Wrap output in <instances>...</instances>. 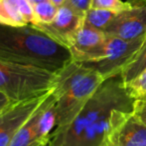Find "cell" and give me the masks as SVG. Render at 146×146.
Instances as JSON below:
<instances>
[{
	"instance_id": "obj_1",
	"label": "cell",
	"mask_w": 146,
	"mask_h": 146,
	"mask_svg": "<svg viewBox=\"0 0 146 146\" xmlns=\"http://www.w3.org/2000/svg\"><path fill=\"white\" fill-rule=\"evenodd\" d=\"M134 100L121 73L106 78L75 119L52 133L49 146H108L133 113Z\"/></svg>"
},
{
	"instance_id": "obj_2",
	"label": "cell",
	"mask_w": 146,
	"mask_h": 146,
	"mask_svg": "<svg viewBox=\"0 0 146 146\" xmlns=\"http://www.w3.org/2000/svg\"><path fill=\"white\" fill-rule=\"evenodd\" d=\"M0 58L59 73L73 62L71 51L36 26L0 25Z\"/></svg>"
},
{
	"instance_id": "obj_3",
	"label": "cell",
	"mask_w": 146,
	"mask_h": 146,
	"mask_svg": "<svg viewBox=\"0 0 146 146\" xmlns=\"http://www.w3.org/2000/svg\"><path fill=\"white\" fill-rule=\"evenodd\" d=\"M104 80V76L94 68L75 61L57 73L54 87L57 112L55 130L68 126L75 119Z\"/></svg>"
},
{
	"instance_id": "obj_4",
	"label": "cell",
	"mask_w": 146,
	"mask_h": 146,
	"mask_svg": "<svg viewBox=\"0 0 146 146\" xmlns=\"http://www.w3.org/2000/svg\"><path fill=\"white\" fill-rule=\"evenodd\" d=\"M57 73L0 58V91L21 102L51 91Z\"/></svg>"
},
{
	"instance_id": "obj_5",
	"label": "cell",
	"mask_w": 146,
	"mask_h": 146,
	"mask_svg": "<svg viewBox=\"0 0 146 146\" xmlns=\"http://www.w3.org/2000/svg\"><path fill=\"white\" fill-rule=\"evenodd\" d=\"M57 126L54 88L34 113L20 127L10 146H40L51 139Z\"/></svg>"
},
{
	"instance_id": "obj_6",
	"label": "cell",
	"mask_w": 146,
	"mask_h": 146,
	"mask_svg": "<svg viewBox=\"0 0 146 146\" xmlns=\"http://www.w3.org/2000/svg\"><path fill=\"white\" fill-rule=\"evenodd\" d=\"M144 36L133 40H125L118 37L108 35L104 57L96 62L82 64L94 68L102 74L104 79L121 73L123 67L141 46Z\"/></svg>"
},
{
	"instance_id": "obj_7",
	"label": "cell",
	"mask_w": 146,
	"mask_h": 146,
	"mask_svg": "<svg viewBox=\"0 0 146 146\" xmlns=\"http://www.w3.org/2000/svg\"><path fill=\"white\" fill-rule=\"evenodd\" d=\"M132 7L117 13L104 30L106 35L125 40L140 38L146 34V0H131Z\"/></svg>"
},
{
	"instance_id": "obj_8",
	"label": "cell",
	"mask_w": 146,
	"mask_h": 146,
	"mask_svg": "<svg viewBox=\"0 0 146 146\" xmlns=\"http://www.w3.org/2000/svg\"><path fill=\"white\" fill-rule=\"evenodd\" d=\"M51 91L24 101L13 103L0 114V146H10L20 127L36 111Z\"/></svg>"
},
{
	"instance_id": "obj_9",
	"label": "cell",
	"mask_w": 146,
	"mask_h": 146,
	"mask_svg": "<svg viewBox=\"0 0 146 146\" xmlns=\"http://www.w3.org/2000/svg\"><path fill=\"white\" fill-rule=\"evenodd\" d=\"M108 35L85 23L75 36L69 49L75 62L90 63L98 61L104 57Z\"/></svg>"
},
{
	"instance_id": "obj_10",
	"label": "cell",
	"mask_w": 146,
	"mask_h": 146,
	"mask_svg": "<svg viewBox=\"0 0 146 146\" xmlns=\"http://www.w3.org/2000/svg\"><path fill=\"white\" fill-rule=\"evenodd\" d=\"M84 21L85 15L80 14L65 2V4L59 7L58 13L51 23L34 26L69 48L75 36L84 25Z\"/></svg>"
},
{
	"instance_id": "obj_11",
	"label": "cell",
	"mask_w": 146,
	"mask_h": 146,
	"mask_svg": "<svg viewBox=\"0 0 146 146\" xmlns=\"http://www.w3.org/2000/svg\"><path fill=\"white\" fill-rule=\"evenodd\" d=\"M34 21V9L28 0H0V25L20 27Z\"/></svg>"
},
{
	"instance_id": "obj_12",
	"label": "cell",
	"mask_w": 146,
	"mask_h": 146,
	"mask_svg": "<svg viewBox=\"0 0 146 146\" xmlns=\"http://www.w3.org/2000/svg\"><path fill=\"white\" fill-rule=\"evenodd\" d=\"M108 146H146V126L132 113L112 134Z\"/></svg>"
},
{
	"instance_id": "obj_13",
	"label": "cell",
	"mask_w": 146,
	"mask_h": 146,
	"mask_svg": "<svg viewBox=\"0 0 146 146\" xmlns=\"http://www.w3.org/2000/svg\"><path fill=\"white\" fill-rule=\"evenodd\" d=\"M146 69V34L143 42L133 57L121 70V76L125 84H128Z\"/></svg>"
},
{
	"instance_id": "obj_14",
	"label": "cell",
	"mask_w": 146,
	"mask_h": 146,
	"mask_svg": "<svg viewBox=\"0 0 146 146\" xmlns=\"http://www.w3.org/2000/svg\"><path fill=\"white\" fill-rule=\"evenodd\" d=\"M117 15L116 12L106 9L90 8L85 15V23L104 31Z\"/></svg>"
},
{
	"instance_id": "obj_15",
	"label": "cell",
	"mask_w": 146,
	"mask_h": 146,
	"mask_svg": "<svg viewBox=\"0 0 146 146\" xmlns=\"http://www.w3.org/2000/svg\"><path fill=\"white\" fill-rule=\"evenodd\" d=\"M33 9H34L35 21L32 25H39V24L51 23L56 17L59 7L53 4L50 0H46L34 5Z\"/></svg>"
},
{
	"instance_id": "obj_16",
	"label": "cell",
	"mask_w": 146,
	"mask_h": 146,
	"mask_svg": "<svg viewBox=\"0 0 146 146\" xmlns=\"http://www.w3.org/2000/svg\"><path fill=\"white\" fill-rule=\"evenodd\" d=\"M132 7V1H122V0H92L90 8L106 9L119 13Z\"/></svg>"
},
{
	"instance_id": "obj_17",
	"label": "cell",
	"mask_w": 146,
	"mask_h": 146,
	"mask_svg": "<svg viewBox=\"0 0 146 146\" xmlns=\"http://www.w3.org/2000/svg\"><path fill=\"white\" fill-rule=\"evenodd\" d=\"M126 86L134 98L146 96V69L143 70L135 79L126 84Z\"/></svg>"
},
{
	"instance_id": "obj_18",
	"label": "cell",
	"mask_w": 146,
	"mask_h": 146,
	"mask_svg": "<svg viewBox=\"0 0 146 146\" xmlns=\"http://www.w3.org/2000/svg\"><path fill=\"white\" fill-rule=\"evenodd\" d=\"M133 114L146 126V96L135 98Z\"/></svg>"
},
{
	"instance_id": "obj_19",
	"label": "cell",
	"mask_w": 146,
	"mask_h": 146,
	"mask_svg": "<svg viewBox=\"0 0 146 146\" xmlns=\"http://www.w3.org/2000/svg\"><path fill=\"white\" fill-rule=\"evenodd\" d=\"M66 3L69 4L74 10L79 12L80 14L86 15L92 5V0H66Z\"/></svg>"
},
{
	"instance_id": "obj_20",
	"label": "cell",
	"mask_w": 146,
	"mask_h": 146,
	"mask_svg": "<svg viewBox=\"0 0 146 146\" xmlns=\"http://www.w3.org/2000/svg\"><path fill=\"white\" fill-rule=\"evenodd\" d=\"M13 103H15V102H13L7 95H5V94L0 91V114L3 113L4 111L7 109L8 107H10Z\"/></svg>"
},
{
	"instance_id": "obj_21",
	"label": "cell",
	"mask_w": 146,
	"mask_h": 146,
	"mask_svg": "<svg viewBox=\"0 0 146 146\" xmlns=\"http://www.w3.org/2000/svg\"><path fill=\"white\" fill-rule=\"evenodd\" d=\"M50 1L52 2L53 4H55L57 7H61L63 4H65L66 0H50Z\"/></svg>"
},
{
	"instance_id": "obj_22",
	"label": "cell",
	"mask_w": 146,
	"mask_h": 146,
	"mask_svg": "<svg viewBox=\"0 0 146 146\" xmlns=\"http://www.w3.org/2000/svg\"><path fill=\"white\" fill-rule=\"evenodd\" d=\"M28 1L30 2L31 4H32L33 6L36 5V4L40 3V2H43V1H46V0H28Z\"/></svg>"
},
{
	"instance_id": "obj_23",
	"label": "cell",
	"mask_w": 146,
	"mask_h": 146,
	"mask_svg": "<svg viewBox=\"0 0 146 146\" xmlns=\"http://www.w3.org/2000/svg\"><path fill=\"white\" fill-rule=\"evenodd\" d=\"M49 143H50V140H49V141H46V142H44L43 144H41L40 146H49Z\"/></svg>"
}]
</instances>
